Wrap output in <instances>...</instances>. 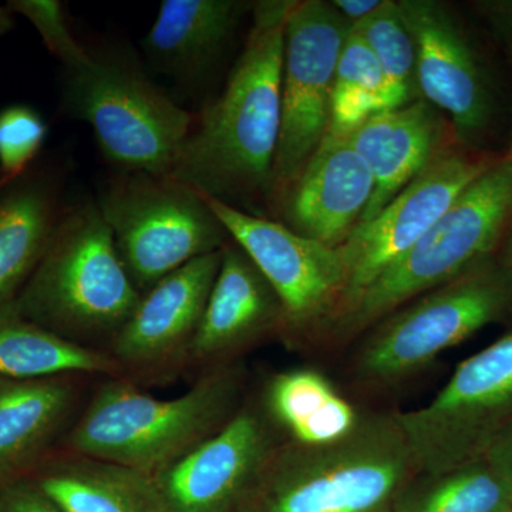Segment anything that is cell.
<instances>
[{
    "label": "cell",
    "instance_id": "cell-1",
    "mask_svg": "<svg viewBox=\"0 0 512 512\" xmlns=\"http://www.w3.org/2000/svg\"><path fill=\"white\" fill-rule=\"evenodd\" d=\"M292 0L252 5V26L224 90L197 114L171 177L200 194L268 197L281 128L285 26Z\"/></svg>",
    "mask_w": 512,
    "mask_h": 512
},
{
    "label": "cell",
    "instance_id": "cell-2",
    "mask_svg": "<svg viewBox=\"0 0 512 512\" xmlns=\"http://www.w3.org/2000/svg\"><path fill=\"white\" fill-rule=\"evenodd\" d=\"M235 363L205 370L190 390L157 399L124 377L93 394L64 436V450L156 474L220 431L242 407Z\"/></svg>",
    "mask_w": 512,
    "mask_h": 512
},
{
    "label": "cell",
    "instance_id": "cell-3",
    "mask_svg": "<svg viewBox=\"0 0 512 512\" xmlns=\"http://www.w3.org/2000/svg\"><path fill=\"white\" fill-rule=\"evenodd\" d=\"M141 296L96 202L79 201L60 215L45 254L13 303L37 325L92 346L103 339L110 345Z\"/></svg>",
    "mask_w": 512,
    "mask_h": 512
},
{
    "label": "cell",
    "instance_id": "cell-4",
    "mask_svg": "<svg viewBox=\"0 0 512 512\" xmlns=\"http://www.w3.org/2000/svg\"><path fill=\"white\" fill-rule=\"evenodd\" d=\"M512 224V157L503 154L323 332L355 338L424 293L500 254Z\"/></svg>",
    "mask_w": 512,
    "mask_h": 512
},
{
    "label": "cell",
    "instance_id": "cell-5",
    "mask_svg": "<svg viewBox=\"0 0 512 512\" xmlns=\"http://www.w3.org/2000/svg\"><path fill=\"white\" fill-rule=\"evenodd\" d=\"M416 476L393 414L369 417L338 443L279 446L256 512H397Z\"/></svg>",
    "mask_w": 512,
    "mask_h": 512
},
{
    "label": "cell",
    "instance_id": "cell-6",
    "mask_svg": "<svg viewBox=\"0 0 512 512\" xmlns=\"http://www.w3.org/2000/svg\"><path fill=\"white\" fill-rule=\"evenodd\" d=\"M92 53L89 66L66 72L64 109L93 128L101 153L123 173L171 175L195 114L158 89L128 53Z\"/></svg>",
    "mask_w": 512,
    "mask_h": 512
},
{
    "label": "cell",
    "instance_id": "cell-7",
    "mask_svg": "<svg viewBox=\"0 0 512 512\" xmlns=\"http://www.w3.org/2000/svg\"><path fill=\"white\" fill-rule=\"evenodd\" d=\"M96 204L141 295L231 238L200 192L171 175L121 171Z\"/></svg>",
    "mask_w": 512,
    "mask_h": 512
},
{
    "label": "cell",
    "instance_id": "cell-8",
    "mask_svg": "<svg viewBox=\"0 0 512 512\" xmlns=\"http://www.w3.org/2000/svg\"><path fill=\"white\" fill-rule=\"evenodd\" d=\"M511 312L512 269L491 256L367 330L357 372L373 382L403 379Z\"/></svg>",
    "mask_w": 512,
    "mask_h": 512
},
{
    "label": "cell",
    "instance_id": "cell-9",
    "mask_svg": "<svg viewBox=\"0 0 512 512\" xmlns=\"http://www.w3.org/2000/svg\"><path fill=\"white\" fill-rule=\"evenodd\" d=\"M393 417L417 476L483 460L512 427V330L460 363L429 404Z\"/></svg>",
    "mask_w": 512,
    "mask_h": 512
},
{
    "label": "cell",
    "instance_id": "cell-10",
    "mask_svg": "<svg viewBox=\"0 0 512 512\" xmlns=\"http://www.w3.org/2000/svg\"><path fill=\"white\" fill-rule=\"evenodd\" d=\"M350 26L323 0H292L285 26L281 128L268 202L278 212L328 137L336 64Z\"/></svg>",
    "mask_w": 512,
    "mask_h": 512
},
{
    "label": "cell",
    "instance_id": "cell-11",
    "mask_svg": "<svg viewBox=\"0 0 512 512\" xmlns=\"http://www.w3.org/2000/svg\"><path fill=\"white\" fill-rule=\"evenodd\" d=\"M501 156L456 140L437 154L373 220L357 225L338 248L346 289L336 315L412 248L458 195Z\"/></svg>",
    "mask_w": 512,
    "mask_h": 512
},
{
    "label": "cell",
    "instance_id": "cell-12",
    "mask_svg": "<svg viewBox=\"0 0 512 512\" xmlns=\"http://www.w3.org/2000/svg\"><path fill=\"white\" fill-rule=\"evenodd\" d=\"M201 195L278 295L284 308V335L296 340L323 332L345 296L338 249L302 237L279 221Z\"/></svg>",
    "mask_w": 512,
    "mask_h": 512
},
{
    "label": "cell",
    "instance_id": "cell-13",
    "mask_svg": "<svg viewBox=\"0 0 512 512\" xmlns=\"http://www.w3.org/2000/svg\"><path fill=\"white\" fill-rule=\"evenodd\" d=\"M249 404L210 439L156 474L165 512H256L279 444Z\"/></svg>",
    "mask_w": 512,
    "mask_h": 512
},
{
    "label": "cell",
    "instance_id": "cell-14",
    "mask_svg": "<svg viewBox=\"0 0 512 512\" xmlns=\"http://www.w3.org/2000/svg\"><path fill=\"white\" fill-rule=\"evenodd\" d=\"M397 3L416 47L421 99L446 111L458 140L481 148L493 124L495 101L476 47L444 3Z\"/></svg>",
    "mask_w": 512,
    "mask_h": 512
},
{
    "label": "cell",
    "instance_id": "cell-15",
    "mask_svg": "<svg viewBox=\"0 0 512 512\" xmlns=\"http://www.w3.org/2000/svg\"><path fill=\"white\" fill-rule=\"evenodd\" d=\"M222 249L177 269L141 296L136 311L107 352L128 372L158 373L188 362V355L218 271Z\"/></svg>",
    "mask_w": 512,
    "mask_h": 512
},
{
    "label": "cell",
    "instance_id": "cell-16",
    "mask_svg": "<svg viewBox=\"0 0 512 512\" xmlns=\"http://www.w3.org/2000/svg\"><path fill=\"white\" fill-rule=\"evenodd\" d=\"M373 191L375 180L366 161L345 137L329 133L276 217L296 234L338 249L360 224Z\"/></svg>",
    "mask_w": 512,
    "mask_h": 512
},
{
    "label": "cell",
    "instance_id": "cell-17",
    "mask_svg": "<svg viewBox=\"0 0 512 512\" xmlns=\"http://www.w3.org/2000/svg\"><path fill=\"white\" fill-rule=\"evenodd\" d=\"M284 332V308L272 286L244 249L234 241L225 245L188 362L205 370L225 365L265 336Z\"/></svg>",
    "mask_w": 512,
    "mask_h": 512
},
{
    "label": "cell",
    "instance_id": "cell-18",
    "mask_svg": "<svg viewBox=\"0 0 512 512\" xmlns=\"http://www.w3.org/2000/svg\"><path fill=\"white\" fill-rule=\"evenodd\" d=\"M342 137L366 161L375 180L359 225L373 220L437 154L458 140L450 120L424 99L380 111Z\"/></svg>",
    "mask_w": 512,
    "mask_h": 512
},
{
    "label": "cell",
    "instance_id": "cell-19",
    "mask_svg": "<svg viewBox=\"0 0 512 512\" xmlns=\"http://www.w3.org/2000/svg\"><path fill=\"white\" fill-rule=\"evenodd\" d=\"M252 5L237 0H164L143 40L148 63L178 86L194 89L220 62Z\"/></svg>",
    "mask_w": 512,
    "mask_h": 512
},
{
    "label": "cell",
    "instance_id": "cell-20",
    "mask_svg": "<svg viewBox=\"0 0 512 512\" xmlns=\"http://www.w3.org/2000/svg\"><path fill=\"white\" fill-rule=\"evenodd\" d=\"M79 376H0V485L25 478L63 433L79 403Z\"/></svg>",
    "mask_w": 512,
    "mask_h": 512
},
{
    "label": "cell",
    "instance_id": "cell-21",
    "mask_svg": "<svg viewBox=\"0 0 512 512\" xmlns=\"http://www.w3.org/2000/svg\"><path fill=\"white\" fill-rule=\"evenodd\" d=\"M28 478L62 512H165L154 476L99 458L64 451Z\"/></svg>",
    "mask_w": 512,
    "mask_h": 512
},
{
    "label": "cell",
    "instance_id": "cell-22",
    "mask_svg": "<svg viewBox=\"0 0 512 512\" xmlns=\"http://www.w3.org/2000/svg\"><path fill=\"white\" fill-rule=\"evenodd\" d=\"M50 178L16 180L0 195V305L15 299L45 254L62 212Z\"/></svg>",
    "mask_w": 512,
    "mask_h": 512
},
{
    "label": "cell",
    "instance_id": "cell-23",
    "mask_svg": "<svg viewBox=\"0 0 512 512\" xmlns=\"http://www.w3.org/2000/svg\"><path fill=\"white\" fill-rule=\"evenodd\" d=\"M104 375L123 377L107 350L82 345L26 319L10 301L0 305V376L10 379Z\"/></svg>",
    "mask_w": 512,
    "mask_h": 512
},
{
    "label": "cell",
    "instance_id": "cell-24",
    "mask_svg": "<svg viewBox=\"0 0 512 512\" xmlns=\"http://www.w3.org/2000/svg\"><path fill=\"white\" fill-rule=\"evenodd\" d=\"M265 407L269 419L299 446L338 443L362 420L333 384L312 369H293L272 377L266 386Z\"/></svg>",
    "mask_w": 512,
    "mask_h": 512
},
{
    "label": "cell",
    "instance_id": "cell-25",
    "mask_svg": "<svg viewBox=\"0 0 512 512\" xmlns=\"http://www.w3.org/2000/svg\"><path fill=\"white\" fill-rule=\"evenodd\" d=\"M512 487L485 458L439 474L416 476L397 512H511Z\"/></svg>",
    "mask_w": 512,
    "mask_h": 512
},
{
    "label": "cell",
    "instance_id": "cell-26",
    "mask_svg": "<svg viewBox=\"0 0 512 512\" xmlns=\"http://www.w3.org/2000/svg\"><path fill=\"white\" fill-rule=\"evenodd\" d=\"M386 83L372 49L350 29L336 64L329 133L346 136L369 117L384 111Z\"/></svg>",
    "mask_w": 512,
    "mask_h": 512
},
{
    "label": "cell",
    "instance_id": "cell-27",
    "mask_svg": "<svg viewBox=\"0 0 512 512\" xmlns=\"http://www.w3.org/2000/svg\"><path fill=\"white\" fill-rule=\"evenodd\" d=\"M366 40L380 64L386 83L384 111L421 99L417 82L416 47L399 3L387 0L373 18L350 28Z\"/></svg>",
    "mask_w": 512,
    "mask_h": 512
},
{
    "label": "cell",
    "instance_id": "cell-28",
    "mask_svg": "<svg viewBox=\"0 0 512 512\" xmlns=\"http://www.w3.org/2000/svg\"><path fill=\"white\" fill-rule=\"evenodd\" d=\"M46 136L45 120L32 107L10 106L0 111V175L6 185L25 174Z\"/></svg>",
    "mask_w": 512,
    "mask_h": 512
},
{
    "label": "cell",
    "instance_id": "cell-29",
    "mask_svg": "<svg viewBox=\"0 0 512 512\" xmlns=\"http://www.w3.org/2000/svg\"><path fill=\"white\" fill-rule=\"evenodd\" d=\"M8 8L25 16L35 26L49 52L66 67V72L92 63L93 53L74 37L62 2L12 0Z\"/></svg>",
    "mask_w": 512,
    "mask_h": 512
},
{
    "label": "cell",
    "instance_id": "cell-30",
    "mask_svg": "<svg viewBox=\"0 0 512 512\" xmlns=\"http://www.w3.org/2000/svg\"><path fill=\"white\" fill-rule=\"evenodd\" d=\"M0 512H62L28 477L0 485Z\"/></svg>",
    "mask_w": 512,
    "mask_h": 512
},
{
    "label": "cell",
    "instance_id": "cell-31",
    "mask_svg": "<svg viewBox=\"0 0 512 512\" xmlns=\"http://www.w3.org/2000/svg\"><path fill=\"white\" fill-rule=\"evenodd\" d=\"M473 9L487 23L495 39L503 45L512 66V0L474 2ZM505 154L512 157V126L510 147Z\"/></svg>",
    "mask_w": 512,
    "mask_h": 512
},
{
    "label": "cell",
    "instance_id": "cell-32",
    "mask_svg": "<svg viewBox=\"0 0 512 512\" xmlns=\"http://www.w3.org/2000/svg\"><path fill=\"white\" fill-rule=\"evenodd\" d=\"M350 28L366 22L386 6L387 0H333L330 2Z\"/></svg>",
    "mask_w": 512,
    "mask_h": 512
},
{
    "label": "cell",
    "instance_id": "cell-33",
    "mask_svg": "<svg viewBox=\"0 0 512 512\" xmlns=\"http://www.w3.org/2000/svg\"><path fill=\"white\" fill-rule=\"evenodd\" d=\"M485 460L512 487V427L495 441Z\"/></svg>",
    "mask_w": 512,
    "mask_h": 512
},
{
    "label": "cell",
    "instance_id": "cell-34",
    "mask_svg": "<svg viewBox=\"0 0 512 512\" xmlns=\"http://www.w3.org/2000/svg\"><path fill=\"white\" fill-rule=\"evenodd\" d=\"M498 255L512 269V224L510 229H508L507 235H505L503 247H501L500 254Z\"/></svg>",
    "mask_w": 512,
    "mask_h": 512
},
{
    "label": "cell",
    "instance_id": "cell-35",
    "mask_svg": "<svg viewBox=\"0 0 512 512\" xmlns=\"http://www.w3.org/2000/svg\"><path fill=\"white\" fill-rule=\"evenodd\" d=\"M9 8H0V33L6 32L12 25V18H10Z\"/></svg>",
    "mask_w": 512,
    "mask_h": 512
},
{
    "label": "cell",
    "instance_id": "cell-36",
    "mask_svg": "<svg viewBox=\"0 0 512 512\" xmlns=\"http://www.w3.org/2000/svg\"><path fill=\"white\" fill-rule=\"evenodd\" d=\"M6 187H8V185L5 184V181H3L2 175H0V192L5 190Z\"/></svg>",
    "mask_w": 512,
    "mask_h": 512
},
{
    "label": "cell",
    "instance_id": "cell-37",
    "mask_svg": "<svg viewBox=\"0 0 512 512\" xmlns=\"http://www.w3.org/2000/svg\"><path fill=\"white\" fill-rule=\"evenodd\" d=\"M512 512V511H511Z\"/></svg>",
    "mask_w": 512,
    "mask_h": 512
}]
</instances>
